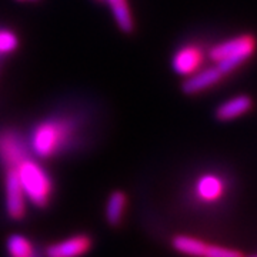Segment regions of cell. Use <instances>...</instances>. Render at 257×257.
Returning a JSON list of instances; mask_svg holds the SVG:
<instances>
[{"label": "cell", "mask_w": 257, "mask_h": 257, "mask_svg": "<svg viewBox=\"0 0 257 257\" xmlns=\"http://www.w3.org/2000/svg\"><path fill=\"white\" fill-rule=\"evenodd\" d=\"M172 244L177 253L187 257H244L243 253L236 248L206 243L197 237L186 234L176 236Z\"/></svg>", "instance_id": "cell-4"}, {"label": "cell", "mask_w": 257, "mask_h": 257, "mask_svg": "<svg viewBox=\"0 0 257 257\" xmlns=\"http://www.w3.org/2000/svg\"><path fill=\"white\" fill-rule=\"evenodd\" d=\"M20 2H36V0H20Z\"/></svg>", "instance_id": "cell-16"}, {"label": "cell", "mask_w": 257, "mask_h": 257, "mask_svg": "<svg viewBox=\"0 0 257 257\" xmlns=\"http://www.w3.org/2000/svg\"><path fill=\"white\" fill-rule=\"evenodd\" d=\"M227 192V182L219 173L206 172L197 176L192 186L193 197L202 204H214L220 202Z\"/></svg>", "instance_id": "cell-6"}, {"label": "cell", "mask_w": 257, "mask_h": 257, "mask_svg": "<svg viewBox=\"0 0 257 257\" xmlns=\"http://www.w3.org/2000/svg\"><path fill=\"white\" fill-rule=\"evenodd\" d=\"M28 202L46 207L53 196V180L42 162L30 155L13 167Z\"/></svg>", "instance_id": "cell-2"}, {"label": "cell", "mask_w": 257, "mask_h": 257, "mask_svg": "<svg viewBox=\"0 0 257 257\" xmlns=\"http://www.w3.org/2000/svg\"><path fill=\"white\" fill-rule=\"evenodd\" d=\"M80 139V120L73 114H52L37 121L28 136L30 153L49 160L69 152Z\"/></svg>", "instance_id": "cell-1"}, {"label": "cell", "mask_w": 257, "mask_h": 257, "mask_svg": "<svg viewBox=\"0 0 257 257\" xmlns=\"http://www.w3.org/2000/svg\"><path fill=\"white\" fill-rule=\"evenodd\" d=\"M28 138H25L18 128H0V165L10 169L30 156Z\"/></svg>", "instance_id": "cell-5"}, {"label": "cell", "mask_w": 257, "mask_h": 257, "mask_svg": "<svg viewBox=\"0 0 257 257\" xmlns=\"http://www.w3.org/2000/svg\"><path fill=\"white\" fill-rule=\"evenodd\" d=\"M223 77L224 74L217 69L216 64L210 67H200L197 72L186 77L182 89L186 94H197L216 86L217 83H220Z\"/></svg>", "instance_id": "cell-10"}, {"label": "cell", "mask_w": 257, "mask_h": 257, "mask_svg": "<svg viewBox=\"0 0 257 257\" xmlns=\"http://www.w3.org/2000/svg\"><path fill=\"white\" fill-rule=\"evenodd\" d=\"M109 6L111 16L116 20V25L124 33H130L135 28V22L132 16V10L127 0H103Z\"/></svg>", "instance_id": "cell-12"}, {"label": "cell", "mask_w": 257, "mask_h": 257, "mask_svg": "<svg viewBox=\"0 0 257 257\" xmlns=\"http://www.w3.org/2000/svg\"><path fill=\"white\" fill-rule=\"evenodd\" d=\"M19 47L18 35L8 28H0V59L10 56Z\"/></svg>", "instance_id": "cell-15"}, {"label": "cell", "mask_w": 257, "mask_h": 257, "mask_svg": "<svg viewBox=\"0 0 257 257\" xmlns=\"http://www.w3.org/2000/svg\"><path fill=\"white\" fill-rule=\"evenodd\" d=\"M127 206V197L120 190L113 192L106 202V220L110 226H117L123 220V214Z\"/></svg>", "instance_id": "cell-13"}, {"label": "cell", "mask_w": 257, "mask_h": 257, "mask_svg": "<svg viewBox=\"0 0 257 257\" xmlns=\"http://www.w3.org/2000/svg\"><path fill=\"white\" fill-rule=\"evenodd\" d=\"M253 106L251 99L246 94L234 96L229 100L223 101L220 106L216 109V117L221 121H229L237 117H241L247 113Z\"/></svg>", "instance_id": "cell-11"}, {"label": "cell", "mask_w": 257, "mask_h": 257, "mask_svg": "<svg viewBox=\"0 0 257 257\" xmlns=\"http://www.w3.org/2000/svg\"><path fill=\"white\" fill-rule=\"evenodd\" d=\"M251 257H257V254H254V256H251Z\"/></svg>", "instance_id": "cell-17"}, {"label": "cell", "mask_w": 257, "mask_h": 257, "mask_svg": "<svg viewBox=\"0 0 257 257\" xmlns=\"http://www.w3.org/2000/svg\"><path fill=\"white\" fill-rule=\"evenodd\" d=\"M92 244L93 240L89 234L79 233L49 244L45 251L46 257H82L90 250Z\"/></svg>", "instance_id": "cell-9"}, {"label": "cell", "mask_w": 257, "mask_h": 257, "mask_svg": "<svg viewBox=\"0 0 257 257\" xmlns=\"http://www.w3.org/2000/svg\"><path fill=\"white\" fill-rule=\"evenodd\" d=\"M6 248L10 257H33L35 247L32 241L23 234H12L6 241Z\"/></svg>", "instance_id": "cell-14"}, {"label": "cell", "mask_w": 257, "mask_h": 257, "mask_svg": "<svg viewBox=\"0 0 257 257\" xmlns=\"http://www.w3.org/2000/svg\"><path fill=\"white\" fill-rule=\"evenodd\" d=\"M206 60V52L197 45H184L179 47L172 57V67L175 73L180 76H190L197 72Z\"/></svg>", "instance_id": "cell-8"}, {"label": "cell", "mask_w": 257, "mask_h": 257, "mask_svg": "<svg viewBox=\"0 0 257 257\" xmlns=\"http://www.w3.org/2000/svg\"><path fill=\"white\" fill-rule=\"evenodd\" d=\"M256 47V39L251 35H239L214 45L207 55L217 69L226 76L246 63L254 55Z\"/></svg>", "instance_id": "cell-3"}, {"label": "cell", "mask_w": 257, "mask_h": 257, "mask_svg": "<svg viewBox=\"0 0 257 257\" xmlns=\"http://www.w3.org/2000/svg\"><path fill=\"white\" fill-rule=\"evenodd\" d=\"M5 203L10 219L22 220L25 217L28 209V199L19 183L18 175L13 167L6 169L5 175Z\"/></svg>", "instance_id": "cell-7"}]
</instances>
